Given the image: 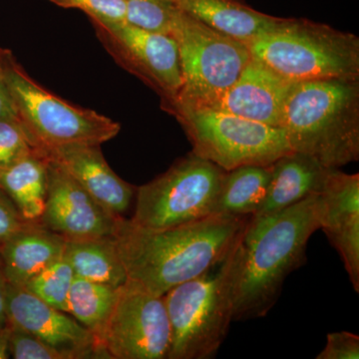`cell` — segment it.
Returning <instances> with one entry per match:
<instances>
[{
    "instance_id": "obj_31",
    "label": "cell",
    "mask_w": 359,
    "mask_h": 359,
    "mask_svg": "<svg viewBox=\"0 0 359 359\" xmlns=\"http://www.w3.org/2000/svg\"><path fill=\"white\" fill-rule=\"evenodd\" d=\"M4 49H0V119L16 120L18 121L15 107H14L13 99L7 89L6 80L4 76Z\"/></svg>"
},
{
    "instance_id": "obj_6",
    "label": "cell",
    "mask_w": 359,
    "mask_h": 359,
    "mask_svg": "<svg viewBox=\"0 0 359 359\" xmlns=\"http://www.w3.org/2000/svg\"><path fill=\"white\" fill-rule=\"evenodd\" d=\"M2 68L18 122L39 150L71 144L101 146L119 134V123L73 105L37 83L11 51H4Z\"/></svg>"
},
{
    "instance_id": "obj_15",
    "label": "cell",
    "mask_w": 359,
    "mask_h": 359,
    "mask_svg": "<svg viewBox=\"0 0 359 359\" xmlns=\"http://www.w3.org/2000/svg\"><path fill=\"white\" fill-rule=\"evenodd\" d=\"M294 83L252 57L238 79L209 108L280 127L283 105Z\"/></svg>"
},
{
    "instance_id": "obj_28",
    "label": "cell",
    "mask_w": 359,
    "mask_h": 359,
    "mask_svg": "<svg viewBox=\"0 0 359 359\" xmlns=\"http://www.w3.org/2000/svg\"><path fill=\"white\" fill-rule=\"evenodd\" d=\"M8 325V323H7ZM9 353L14 359H65L53 347L36 337L9 325Z\"/></svg>"
},
{
    "instance_id": "obj_20",
    "label": "cell",
    "mask_w": 359,
    "mask_h": 359,
    "mask_svg": "<svg viewBox=\"0 0 359 359\" xmlns=\"http://www.w3.org/2000/svg\"><path fill=\"white\" fill-rule=\"evenodd\" d=\"M47 174L48 159L39 149L0 169V187L26 221L40 223L46 202Z\"/></svg>"
},
{
    "instance_id": "obj_2",
    "label": "cell",
    "mask_w": 359,
    "mask_h": 359,
    "mask_svg": "<svg viewBox=\"0 0 359 359\" xmlns=\"http://www.w3.org/2000/svg\"><path fill=\"white\" fill-rule=\"evenodd\" d=\"M320 230L318 194L266 216H252L242 241L233 321L266 316L290 273L306 263V249Z\"/></svg>"
},
{
    "instance_id": "obj_5",
    "label": "cell",
    "mask_w": 359,
    "mask_h": 359,
    "mask_svg": "<svg viewBox=\"0 0 359 359\" xmlns=\"http://www.w3.org/2000/svg\"><path fill=\"white\" fill-rule=\"evenodd\" d=\"M245 45L252 58L292 82L358 80V39L327 25L283 18Z\"/></svg>"
},
{
    "instance_id": "obj_12",
    "label": "cell",
    "mask_w": 359,
    "mask_h": 359,
    "mask_svg": "<svg viewBox=\"0 0 359 359\" xmlns=\"http://www.w3.org/2000/svg\"><path fill=\"white\" fill-rule=\"evenodd\" d=\"M121 217L108 211L69 174L48 160L42 226L65 240L113 237Z\"/></svg>"
},
{
    "instance_id": "obj_29",
    "label": "cell",
    "mask_w": 359,
    "mask_h": 359,
    "mask_svg": "<svg viewBox=\"0 0 359 359\" xmlns=\"http://www.w3.org/2000/svg\"><path fill=\"white\" fill-rule=\"evenodd\" d=\"M358 358L359 337L346 330L328 334L325 348L316 355V359Z\"/></svg>"
},
{
    "instance_id": "obj_7",
    "label": "cell",
    "mask_w": 359,
    "mask_h": 359,
    "mask_svg": "<svg viewBox=\"0 0 359 359\" xmlns=\"http://www.w3.org/2000/svg\"><path fill=\"white\" fill-rule=\"evenodd\" d=\"M193 144V153L224 172L256 165L269 166L294 152L280 127L252 121L209 107L172 105Z\"/></svg>"
},
{
    "instance_id": "obj_27",
    "label": "cell",
    "mask_w": 359,
    "mask_h": 359,
    "mask_svg": "<svg viewBox=\"0 0 359 359\" xmlns=\"http://www.w3.org/2000/svg\"><path fill=\"white\" fill-rule=\"evenodd\" d=\"M65 9H77L89 20L105 23L126 22V11L122 0H47Z\"/></svg>"
},
{
    "instance_id": "obj_1",
    "label": "cell",
    "mask_w": 359,
    "mask_h": 359,
    "mask_svg": "<svg viewBox=\"0 0 359 359\" xmlns=\"http://www.w3.org/2000/svg\"><path fill=\"white\" fill-rule=\"evenodd\" d=\"M250 217L215 214L164 230L120 218L113 238L127 282L163 297L223 261L244 235Z\"/></svg>"
},
{
    "instance_id": "obj_26",
    "label": "cell",
    "mask_w": 359,
    "mask_h": 359,
    "mask_svg": "<svg viewBox=\"0 0 359 359\" xmlns=\"http://www.w3.org/2000/svg\"><path fill=\"white\" fill-rule=\"evenodd\" d=\"M35 150L20 122L0 119V169L11 166Z\"/></svg>"
},
{
    "instance_id": "obj_33",
    "label": "cell",
    "mask_w": 359,
    "mask_h": 359,
    "mask_svg": "<svg viewBox=\"0 0 359 359\" xmlns=\"http://www.w3.org/2000/svg\"><path fill=\"white\" fill-rule=\"evenodd\" d=\"M11 358L9 353V327L0 325V359Z\"/></svg>"
},
{
    "instance_id": "obj_9",
    "label": "cell",
    "mask_w": 359,
    "mask_h": 359,
    "mask_svg": "<svg viewBox=\"0 0 359 359\" xmlns=\"http://www.w3.org/2000/svg\"><path fill=\"white\" fill-rule=\"evenodd\" d=\"M224 175L221 168L192 152L136 189L130 221L148 230H164L217 214Z\"/></svg>"
},
{
    "instance_id": "obj_19",
    "label": "cell",
    "mask_w": 359,
    "mask_h": 359,
    "mask_svg": "<svg viewBox=\"0 0 359 359\" xmlns=\"http://www.w3.org/2000/svg\"><path fill=\"white\" fill-rule=\"evenodd\" d=\"M204 25L247 44L278 25L283 18L259 13L244 0H171Z\"/></svg>"
},
{
    "instance_id": "obj_17",
    "label": "cell",
    "mask_w": 359,
    "mask_h": 359,
    "mask_svg": "<svg viewBox=\"0 0 359 359\" xmlns=\"http://www.w3.org/2000/svg\"><path fill=\"white\" fill-rule=\"evenodd\" d=\"M65 238L39 222H27L0 247L8 283L25 287L40 271L65 256Z\"/></svg>"
},
{
    "instance_id": "obj_32",
    "label": "cell",
    "mask_w": 359,
    "mask_h": 359,
    "mask_svg": "<svg viewBox=\"0 0 359 359\" xmlns=\"http://www.w3.org/2000/svg\"><path fill=\"white\" fill-rule=\"evenodd\" d=\"M7 287H8V280H7L4 263H2L1 256H0V325H6L7 323Z\"/></svg>"
},
{
    "instance_id": "obj_11",
    "label": "cell",
    "mask_w": 359,
    "mask_h": 359,
    "mask_svg": "<svg viewBox=\"0 0 359 359\" xmlns=\"http://www.w3.org/2000/svg\"><path fill=\"white\" fill-rule=\"evenodd\" d=\"M90 22L97 39L118 65L152 87L162 96L165 105L178 98L183 77L178 45L171 34L127 22Z\"/></svg>"
},
{
    "instance_id": "obj_8",
    "label": "cell",
    "mask_w": 359,
    "mask_h": 359,
    "mask_svg": "<svg viewBox=\"0 0 359 359\" xmlns=\"http://www.w3.org/2000/svg\"><path fill=\"white\" fill-rule=\"evenodd\" d=\"M170 34L178 45L183 86L172 105L210 107L252 59L247 45L177 8Z\"/></svg>"
},
{
    "instance_id": "obj_13",
    "label": "cell",
    "mask_w": 359,
    "mask_h": 359,
    "mask_svg": "<svg viewBox=\"0 0 359 359\" xmlns=\"http://www.w3.org/2000/svg\"><path fill=\"white\" fill-rule=\"evenodd\" d=\"M6 318L9 325L34 335L65 359L101 358L95 337L86 327L25 287L8 283Z\"/></svg>"
},
{
    "instance_id": "obj_22",
    "label": "cell",
    "mask_w": 359,
    "mask_h": 359,
    "mask_svg": "<svg viewBox=\"0 0 359 359\" xmlns=\"http://www.w3.org/2000/svg\"><path fill=\"white\" fill-rule=\"evenodd\" d=\"M269 166H242L226 172L217 205V214L252 217L266 198Z\"/></svg>"
},
{
    "instance_id": "obj_30",
    "label": "cell",
    "mask_w": 359,
    "mask_h": 359,
    "mask_svg": "<svg viewBox=\"0 0 359 359\" xmlns=\"http://www.w3.org/2000/svg\"><path fill=\"white\" fill-rule=\"evenodd\" d=\"M27 222L11 198L0 187V247L22 229Z\"/></svg>"
},
{
    "instance_id": "obj_4",
    "label": "cell",
    "mask_w": 359,
    "mask_h": 359,
    "mask_svg": "<svg viewBox=\"0 0 359 359\" xmlns=\"http://www.w3.org/2000/svg\"><path fill=\"white\" fill-rule=\"evenodd\" d=\"M241 241L223 261L163 295L171 327L168 359H211L218 353L233 323Z\"/></svg>"
},
{
    "instance_id": "obj_3",
    "label": "cell",
    "mask_w": 359,
    "mask_h": 359,
    "mask_svg": "<svg viewBox=\"0 0 359 359\" xmlns=\"http://www.w3.org/2000/svg\"><path fill=\"white\" fill-rule=\"evenodd\" d=\"M280 128L294 152L328 169L359 157L358 80L294 82L282 113Z\"/></svg>"
},
{
    "instance_id": "obj_25",
    "label": "cell",
    "mask_w": 359,
    "mask_h": 359,
    "mask_svg": "<svg viewBox=\"0 0 359 359\" xmlns=\"http://www.w3.org/2000/svg\"><path fill=\"white\" fill-rule=\"evenodd\" d=\"M126 11V22L151 30L171 32L177 7L171 0H122Z\"/></svg>"
},
{
    "instance_id": "obj_14",
    "label": "cell",
    "mask_w": 359,
    "mask_h": 359,
    "mask_svg": "<svg viewBox=\"0 0 359 359\" xmlns=\"http://www.w3.org/2000/svg\"><path fill=\"white\" fill-rule=\"evenodd\" d=\"M320 230L339 252L353 290L359 292V175L328 170L318 194Z\"/></svg>"
},
{
    "instance_id": "obj_16",
    "label": "cell",
    "mask_w": 359,
    "mask_h": 359,
    "mask_svg": "<svg viewBox=\"0 0 359 359\" xmlns=\"http://www.w3.org/2000/svg\"><path fill=\"white\" fill-rule=\"evenodd\" d=\"M39 151L69 174L108 211L122 216L128 210L136 189L111 169L100 145L71 144Z\"/></svg>"
},
{
    "instance_id": "obj_18",
    "label": "cell",
    "mask_w": 359,
    "mask_h": 359,
    "mask_svg": "<svg viewBox=\"0 0 359 359\" xmlns=\"http://www.w3.org/2000/svg\"><path fill=\"white\" fill-rule=\"evenodd\" d=\"M328 170L299 153L283 156L271 165L266 198L254 216L275 214L320 193Z\"/></svg>"
},
{
    "instance_id": "obj_10",
    "label": "cell",
    "mask_w": 359,
    "mask_h": 359,
    "mask_svg": "<svg viewBox=\"0 0 359 359\" xmlns=\"http://www.w3.org/2000/svg\"><path fill=\"white\" fill-rule=\"evenodd\" d=\"M170 344L171 327L163 297L132 283L122 285L100 340L102 358L168 359Z\"/></svg>"
},
{
    "instance_id": "obj_23",
    "label": "cell",
    "mask_w": 359,
    "mask_h": 359,
    "mask_svg": "<svg viewBox=\"0 0 359 359\" xmlns=\"http://www.w3.org/2000/svg\"><path fill=\"white\" fill-rule=\"evenodd\" d=\"M120 287L76 276L68 297L67 313L94 335L101 358H103L100 351V340L114 308Z\"/></svg>"
},
{
    "instance_id": "obj_24",
    "label": "cell",
    "mask_w": 359,
    "mask_h": 359,
    "mask_svg": "<svg viewBox=\"0 0 359 359\" xmlns=\"http://www.w3.org/2000/svg\"><path fill=\"white\" fill-rule=\"evenodd\" d=\"M75 278L74 271L63 256L40 271L22 287L49 306L67 313L68 297Z\"/></svg>"
},
{
    "instance_id": "obj_21",
    "label": "cell",
    "mask_w": 359,
    "mask_h": 359,
    "mask_svg": "<svg viewBox=\"0 0 359 359\" xmlns=\"http://www.w3.org/2000/svg\"><path fill=\"white\" fill-rule=\"evenodd\" d=\"M65 257L77 278L114 287L127 282L113 237L66 240Z\"/></svg>"
}]
</instances>
